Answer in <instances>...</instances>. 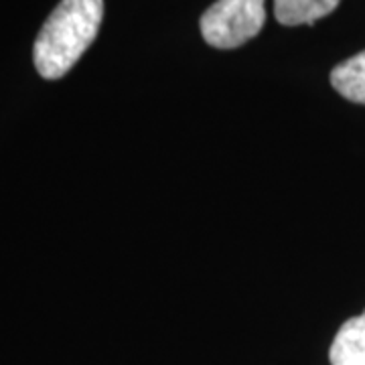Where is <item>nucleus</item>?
Masks as SVG:
<instances>
[{"label":"nucleus","mask_w":365,"mask_h":365,"mask_svg":"<svg viewBox=\"0 0 365 365\" xmlns=\"http://www.w3.org/2000/svg\"><path fill=\"white\" fill-rule=\"evenodd\" d=\"M339 0H274V14L284 26L313 25L337 9Z\"/></svg>","instance_id":"obj_4"},{"label":"nucleus","mask_w":365,"mask_h":365,"mask_svg":"<svg viewBox=\"0 0 365 365\" xmlns=\"http://www.w3.org/2000/svg\"><path fill=\"white\" fill-rule=\"evenodd\" d=\"M329 359L331 365H365V313L341 325L331 345Z\"/></svg>","instance_id":"obj_3"},{"label":"nucleus","mask_w":365,"mask_h":365,"mask_svg":"<svg viewBox=\"0 0 365 365\" xmlns=\"http://www.w3.org/2000/svg\"><path fill=\"white\" fill-rule=\"evenodd\" d=\"M266 23L264 0H217L201 16V35L215 49H235Z\"/></svg>","instance_id":"obj_2"},{"label":"nucleus","mask_w":365,"mask_h":365,"mask_svg":"<svg viewBox=\"0 0 365 365\" xmlns=\"http://www.w3.org/2000/svg\"><path fill=\"white\" fill-rule=\"evenodd\" d=\"M331 86L355 104H365V51L353 55L331 71Z\"/></svg>","instance_id":"obj_5"},{"label":"nucleus","mask_w":365,"mask_h":365,"mask_svg":"<svg viewBox=\"0 0 365 365\" xmlns=\"http://www.w3.org/2000/svg\"><path fill=\"white\" fill-rule=\"evenodd\" d=\"M102 16L104 0H61L45 21L33 47L41 78H63L93 43Z\"/></svg>","instance_id":"obj_1"}]
</instances>
